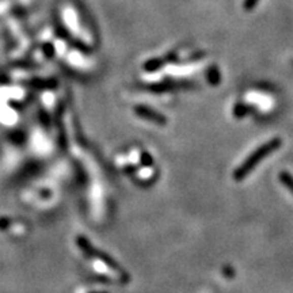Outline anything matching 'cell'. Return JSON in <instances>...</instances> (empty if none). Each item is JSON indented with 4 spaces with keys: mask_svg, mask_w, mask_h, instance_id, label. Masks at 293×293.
Here are the masks:
<instances>
[{
    "mask_svg": "<svg viewBox=\"0 0 293 293\" xmlns=\"http://www.w3.org/2000/svg\"><path fill=\"white\" fill-rule=\"evenodd\" d=\"M281 144H282L281 139L276 137V139H272V140H269L268 143H265L264 145L258 147V148L235 170L234 179H235V181H243L244 178L247 177L248 174L251 173L252 170L255 169L261 161L264 160L265 157L269 156L270 153H273L276 149L280 148Z\"/></svg>",
    "mask_w": 293,
    "mask_h": 293,
    "instance_id": "obj_1",
    "label": "cell"
},
{
    "mask_svg": "<svg viewBox=\"0 0 293 293\" xmlns=\"http://www.w3.org/2000/svg\"><path fill=\"white\" fill-rule=\"evenodd\" d=\"M278 179L281 181V183L286 187V189L293 194V175L289 174L288 171H281L280 175H278Z\"/></svg>",
    "mask_w": 293,
    "mask_h": 293,
    "instance_id": "obj_4",
    "label": "cell"
},
{
    "mask_svg": "<svg viewBox=\"0 0 293 293\" xmlns=\"http://www.w3.org/2000/svg\"><path fill=\"white\" fill-rule=\"evenodd\" d=\"M258 2H259V0H244V10H246V11H251V10L258 5Z\"/></svg>",
    "mask_w": 293,
    "mask_h": 293,
    "instance_id": "obj_5",
    "label": "cell"
},
{
    "mask_svg": "<svg viewBox=\"0 0 293 293\" xmlns=\"http://www.w3.org/2000/svg\"><path fill=\"white\" fill-rule=\"evenodd\" d=\"M141 161L144 163V166H152L153 165V159L149 156L148 153H143V155H141Z\"/></svg>",
    "mask_w": 293,
    "mask_h": 293,
    "instance_id": "obj_6",
    "label": "cell"
},
{
    "mask_svg": "<svg viewBox=\"0 0 293 293\" xmlns=\"http://www.w3.org/2000/svg\"><path fill=\"white\" fill-rule=\"evenodd\" d=\"M79 246L84 250V252H86L87 255L90 256H94V258H98L100 261H102L105 265H108L109 268L112 269V270H114V272L118 274V276L121 277V280H122V282L124 284H126V282H129L131 281V276H129L128 273L125 272V269L121 266L118 262H117L116 259H113L112 256L108 255V254H105V252L102 251H98V250H95L92 246H91L88 242H87V239H84V238H80L79 239Z\"/></svg>",
    "mask_w": 293,
    "mask_h": 293,
    "instance_id": "obj_2",
    "label": "cell"
},
{
    "mask_svg": "<svg viewBox=\"0 0 293 293\" xmlns=\"http://www.w3.org/2000/svg\"><path fill=\"white\" fill-rule=\"evenodd\" d=\"M95 293H108V292H95Z\"/></svg>",
    "mask_w": 293,
    "mask_h": 293,
    "instance_id": "obj_8",
    "label": "cell"
},
{
    "mask_svg": "<svg viewBox=\"0 0 293 293\" xmlns=\"http://www.w3.org/2000/svg\"><path fill=\"white\" fill-rule=\"evenodd\" d=\"M223 274L225 277H230V278H232V277L235 276V272H234V269H232L231 266H225V268L223 269Z\"/></svg>",
    "mask_w": 293,
    "mask_h": 293,
    "instance_id": "obj_7",
    "label": "cell"
},
{
    "mask_svg": "<svg viewBox=\"0 0 293 293\" xmlns=\"http://www.w3.org/2000/svg\"><path fill=\"white\" fill-rule=\"evenodd\" d=\"M135 113H136L139 117H141V118H144V120L147 121H151L153 124L157 125L167 124V120H166L165 116H161L160 113L155 112V110L147 108V106H136V108H135Z\"/></svg>",
    "mask_w": 293,
    "mask_h": 293,
    "instance_id": "obj_3",
    "label": "cell"
}]
</instances>
